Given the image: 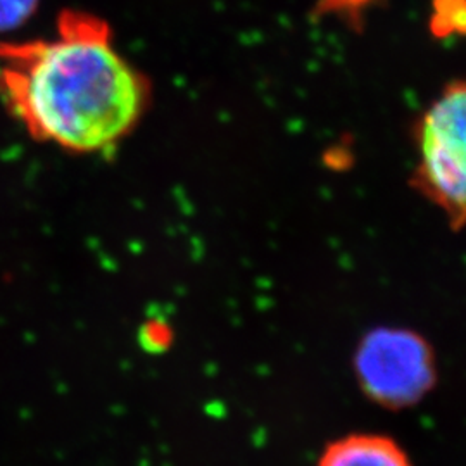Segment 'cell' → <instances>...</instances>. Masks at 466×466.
Listing matches in <instances>:
<instances>
[{"label":"cell","mask_w":466,"mask_h":466,"mask_svg":"<svg viewBox=\"0 0 466 466\" xmlns=\"http://www.w3.org/2000/svg\"><path fill=\"white\" fill-rule=\"evenodd\" d=\"M0 99L36 142L92 154L134 130L149 84L117 52L106 21L65 11L52 38L0 44Z\"/></svg>","instance_id":"cell-1"},{"label":"cell","mask_w":466,"mask_h":466,"mask_svg":"<svg viewBox=\"0 0 466 466\" xmlns=\"http://www.w3.org/2000/svg\"><path fill=\"white\" fill-rule=\"evenodd\" d=\"M465 86L452 84L429 107L418 127V185L456 227L465 218Z\"/></svg>","instance_id":"cell-2"},{"label":"cell","mask_w":466,"mask_h":466,"mask_svg":"<svg viewBox=\"0 0 466 466\" xmlns=\"http://www.w3.org/2000/svg\"><path fill=\"white\" fill-rule=\"evenodd\" d=\"M354 363L361 389L385 408L417 404L435 382L431 346L408 330L380 329L368 333Z\"/></svg>","instance_id":"cell-3"},{"label":"cell","mask_w":466,"mask_h":466,"mask_svg":"<svg viewBox=\"0 0 466 466\" xmlns=\"http://www.w3.org/2000/svg\"><path fill=\"white\" fill-rule=\"evenodd\" d=\"M318 466H413L396 441L380 433H350L323 451Z\"/></svg>","instance_id":"cell-4"},{"label":"cell","mask_w":466,"mask_h":466,"mask_svg":"<svg viewBox=\"0 0 466 466\" xmlns=\"http://www.w3.org/2000/svg\"><path fill=\"white\" fill-rule=\"evenodd\" d=\"M465 0H433L431 30L437 38L465 32Z\"/></svg>","instance_id":"cell-5"},{"label":"cell","mask_w":466,"mask_h":466,"mask_svg":"<svg viewBox=\"0 0 466 466\" xmlns=\"http://www.w3.org/2000/svg\"><path fill=\"white\" fill-rule=\"evenodd\" d=\"M379 2L380 0H318L315 16L340 17L356 26L368 9Z\"/></svg>","instance_id":"cell-6"},{"label":"cell","mask_w":466,"mask_h":466,"mask_svg":"<svg viewBox=\"0 0 466 466\" xmlns=\"http://www.w3.org/2000/svg\"><path fill=\"white\" fill-rule=\"evenodd\" d=\"M38 7V0H0V32L21 28Z\"/></svg>","instance_id":"cell-7"},{"label":"cell","mask_w":466,"mask_h":466,"mask_svg":"<svg viewBox=\"0 0 466 466\" xmlns=\"http://www.w3.org/2000/svg\"><path fill=\"white\" fill-rule=\"evenodd\" d=\"M142 339L146 340V348H165L167 340L171 339V333L167 332L165 329V325H156V323H147L144 327V332H142Z\"/></svg>","instance_id":"cell-8"}]
</instances>
